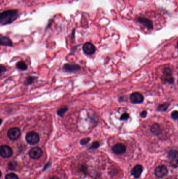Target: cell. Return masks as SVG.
Returning a JSON list of instances; mask_svg holds the SVG:
<instances>
[{
	"label": "cell",
	"mask_w": 178,
	"mask_h": 179,
	"mask_svg": "<svg viewBox=\"0 0 178 179\" xmlns=\"http://www.w3.org/2000/svg\"><path fill=\"white\" fill-rule=\"evenodd\" d=\"M18 16V12L15 9L7 10L3 12L0 15V24L2 25L11 24Z\"/></svg>",
	"instance_id": "6da1fadb"
},
{
	"label": "cell",
	"mask_w": 178,
	"mask_h": 179,
	"mask_svg": "<svg viewBox=\"0 0 178 179\" xmlns=\"http://www.w3.org/2000/svg\"><path fill=\"white\" fill-rule=\"evenodd\" d=\"M26 140L30 145H34L39 142L40 137L37 133L33 131H31L26 135Z\"/></svg>",
	"instance_id": "7a4b0ae2"
},
{
	"label": "cell",
	"mask_w": 178,
	"mask_h": 179,
	"mask_svg": "<svg viewBox=\"0 0 178 179\" xmlns=\"http://www.w3.org/2000/svg\"><path fill=\"white\" fill-rule=\"evenodd\" d=\"M162 81L165 83L172 84L174 82V77H172L171 70L170 68H165L163 71Z\"/></svg>",
	"instance_id": "3957f363"
},
{
	"label": "cell",
	"mask_w": 178,
	"mask_h": 179,
	"mask_svg": "<svg viewBox=\"0 0 178 179\" xmlns=\"http://www.w3.org/2000/svg\"><path fill=\"white\" fill-rule=\"evenodd\" d=\"M21 135V132L20 128L13 127L10 128L7 132V136L12 140H16L20 138Z\"/></svg>",
	"instance_id": "277c9868"
},
{
	"label": "cell",
	"mask_w": 178,
	"mask_h": 179,
	"mask_svg": "<svg viewBox=\"0 0 178 179\" xmlns=\"http://www.w3.org/2000/svg\"><path fill=\"white\" fill-rule=\"evenodd\" d=\"M1 156L4 158H7L12 157L13 152L12 148L7 145H2L1 147Z\"/></svg>",
	"instance_id": "5b68a950"
},
{
	"label": "cell",
	"mask_w": 178,
	"mask_h": 179,
	"mask_svg": "<svg viewBox=\"0 0 178 179\" xmlns=\"http://www.w3.org/2000/svg\"><path fill=\"white\" fill-rule=\"evenodd\" d=\"M168 157L171 160L172 166L174 167L178 166V151L172 149L168 153Z\"/></svg>",
	"instance_id": "8992f818"
},
{
	"label": "cell",
	"mask_w": 178,
	"mask_h": 179,
	"mask_svg": "<svg viewBox=\"0 0 178 179\" xmlns=\"http://www.w3.org/2000/svg\"><path fill=\"white\" fill-rule=\"evenodd\" d=\"M43 151L41 149L38 147L32 148L29 153V156L33 159H39L40 157H41Z\"/></svg>",
	"instance_id": "52a82bcc"
},
{
	"label": "cell",
	"mask_w": 178,
	"mask_h": 179,
	"mask_svg": "<svg viewBox=\"0 0 178 179\" xmlns=\"http://www.w3.org/2000/svg\"><path fill=\"white\" fill-rule=\"evenodd\" d=\"M83 50L84 53L86 55H92L95 53L96 51V48L95 46L91 42H86L83 45Z\"/></svg>",
	"instance_id": "ba28073f"
},
{
	"label": "cell",
	"mask_w": 178,
	"mask_h": 179,
	"mask_svg": "<svg viewBox=\"0 0 178 179\" xmlns=\"http://www.w3.org/2000/svg\"><path fill=\"white\" fill-rule=\"evenodd\" d=\"M168 171L167 168L164 166H159L155 169V174L158 178H162L168 174Z\"/></svg>",
	"instance_id": "9c48e42d"
},
{
	"label": "cell",
	"mask_w": 178,
	"mask_h": 179,
	"mask_svg": "<svg viewBox=\"0 0 178 179\" xmlns=\"http://www.w3.org/2000/svg\"><path fill=\"white\" fill-rule=\"evenodd\" d=\"M130 100L133 104H139L143 102L144 97L141 93L136 92L132 93L131 95Z\"/></svg>",
	"instance_id": "30bf717a"
},
{
	"label": "cell",
	"mask_w": 178,
	"mask_h": 179,
	"mask_svg": "<svg viewBox=\"0 0 178 179\" xmlns=\"http://www.w3.org/2000/svg\"><path fill=\"white\" fill-rule=\"evenodd\" d=\"M81 67L77 64H66L63 67V69L65 71L68 72H74L76 71H79L81 70Z\"/></svg>",
	"instance_id": "8fae6325"
},
{
	"label": "cell",
	"mask_w": 178,
	"mask_h": 179,
	"mask_svg": "<svg viewBox=\"0 0 178 179\" xmlns=\"http://www.w3.org/2000/svg\"><path fill=\"white\" fill-rule=\"evenodd\" d=\"M113 152L116 155H122L126 151V147L123 144H117L112 148Z\"/></svg>",
	"instance_id": "7c38bea8"
},
{
	"label": "cell",
	"mask_w": 178,
	"mask_h": 179,
	"mask_svg": "<svg viewBox=\"0 0 178 179\" xmlns=\"http://www.w3.org/2000/svg\"><path fill=\"white\" fill-rule=\"evenodd\" d=\"M139 22L141 24L143 25V26L147 27L148 29H152L153 28V25L152 23V21L150 19H148L145 17L143 18H139Z\"/></svg>",
	"instance_id": "4fadbf2b"
},
{
	"label": "cell",
	"mask_w": 178,
	"mask_h": 179,
	"mask_svg": "<svg viewBox=\"0 0 178 179\" xmlns=\"http://www.w3.org/2000/svg\"><path fill=\"white\" fill-rule=\"evenodd\" d=\"M143 171V167L141 165H137L132 169L131 170V175L135 178H138L141 176V173Z\"/></svg>",
	"instance_id": "5bb4252c"
},
{
	"label": "cell",
	"mask_w": 178,
	"mask_h": 179,
	"mask_svg": "<svg viewBox=\"0 0 178 179\" xmlns=\"http://www.w3.org/2000/svg\"><path fill=\"white\" fill-rule=\"evenodd\" d=\"M0 39H1V45L9 47H12L13 46V42H12L11 40L9 38L1 35Z\"/></svg>",
	"instance_id": "9a60e30c"
},
{
	"label": "cell",
	"mask_w": 178,
	"mask_h": 179,
	"mask_svg": "<svg viewBox=\"0 0 178 179\" xmlns=\"http://www.w3.org/2000/svg\"><path fill=\"white\" fill-rule=\"evenodd\" d=\"M150 131L152 133L155 135H158L161 133V128L158 124H155L152 126Z\"/></svg>",
	"instance_id": "2e32d148"
},
{
	"label": "cell",
	"mask_w": 178,
	"mask_h": 179,
	"mask_svg": "<svg viewBox=\"0 0 178 179\" xmlns=\"http://www.w3.org/2000/svg\"><path fill=\"white\" fill-rule=\"evenodd\" d=\"M16 66L18 68L21 70H26L27 69V64L23 61H20V62L17 63Z\"/></svg>",
	"instance_id": "e0dca14e"
},
{
	"label": "cell",
	"mask_w": 178,
	"mask_h": 179,
	"mask_svg": "<svg viewBox=\"0 0 178 179\" xmlns=\"http://www.w3.org/2000/svg\"><path fill=\"white\" fill-rule=\"evenodd\" d=\"M68 108L67 107H63L60 108L57 111V114L60 116L62 117L66 111H68Z\"/></svg>",
	"instance_id": "ac0fdd59"
},
{
	"label": "cell",
	"mask_w": 178,
	"mask_h": 179,
	"mask_svg": "<svg viewBox=\"0 0 178 179\" xmlns=\"http://www.w3.org/2000/svg\"><path fill=\"white\" fill-rule=\"evenodd\" d=\"M17 162L15 161H11L8 164V168L11 170H15L17 168Z\"/></svg>",
	"instance_id": "d6986e66"
},
{
	"label": "cell",
	"mask_w": 178,
	"mask_h": 179,
	"mask_svg": "<svg viewBox=\"0 0 178 179\" xmlns=\"http://www.w3.org/2000/svg\"><path fill=\"white\" fill-rule=\"evenodd\" d=\"M169 105V103H166L164 104H161L158 107V110L159 111H166L167 110V108H168Z\"/></svg>",
	"instance_id": "ffe728a7"
},
{
	"label": "cell",
	"mask_w": 178,
	"mask_h": 179,
	"mask_svg": "<svg viewBox=\"0 0 178 179\" xmlns=\"http://www.w3.org/2000/svg\"><path fill=\"white\" fill-rule=\"evenodd\" d=\"M35 79V77H27L25 81V84H26V85H28L32 84Z\"/></svg>",
	"instance_id": "44dd1931"
},
{
	"label": "cell",
	"mask_w": 178,
	"mask_h": 179,
	"mask_svg": "<svg viewBox=\"0 0 178 179\" xmlns=\"http://www.w3.org/2000/svg\"><path fill=\"white\" fill-rule=\"evenodd\" d=\"M5 179H19V178L15 173H9L6 175Z\"/></svg>",
	"instance_id": "7402d4cb"
},
{
	"label": "cell",
	"mask_w": 178,
	"mask_h": 179,
	"mask_svg": "<svg viewBox=\"0 0 178 179\" xmlns=\"http://www.w3.org/2000/svg\"><path fill=\"white\" fill-rule=\"evenodd\" d=\"M90 140V138H83V139L81 140V141H80V144H81V145H85L86 144H88Z\"/></svg>",
	"instance_id": "603a6c76"
},
{
	"label": "cell",
	"mask_w": 178,
	"mask_h": 179,
	"mask_svg": "<svg viewBox=\"0 0 178 179\" xmlns=\"http://www.w3.org/2000/svg\"><path fill=\"white\" fill-rule=\"evenodd\" d=\"M99 143L98 142H93V144L92 145V146H90L89 149H97L99 147Z\"/></svg>",
	"instance_id": "cb8c5ba5"
},
{
	"label": "cell",
	"mask_w": 178,
	"mask_h": 179,
	"mask_svg": "<svg viewBox=\"0 0 178 179\" xmlns=\"http://www.w3.org/2000/svg\"><path fill=\"white\" fill-rule=\"evenodd\" d=\"M129 118V114L124 113H123V114L121 115V116L120 117V119L121 120H123V121H125V120H127Z\"/></svg>",
	"instance_id": "d4e9b609"
},
{
	"label": "cell",
	"mask_w": 178,
	"mask_h": 179,
	"mask_svg": "<svg viewBox=\"0 0 178 179\" xmlns=\"http://www.w3.org/2000/svg\"><path fill=\"white\" fill-rule=\"evenodd\" d=\"M171 117L173 119L176 120L178 118V111H174L171 114Z\"/></svg>",
	"instance_id": "484cf974"
},
{
	"label": "cell",
	"mask_w": 178,
	"mask_h": 179,
	"mask_svg": "<svg viewBox=\"0 0 178 179\" xmlns=\"http://www.w3.org/2000/svg\"><path fill=\"white\" fill-rule=\"evenodd\" d=\"M6 70H7L6 67H5V66H3L2 64H1V73H3V72L6 71Z\"/></svg>",
	"instance_id": "4316f807"
},
{
	"label": "cell",
	"mask_w": 178,
	"mask_h": 179,
	"mask_svg": "<svg viewBox=\"0 0 178 179\" xmlns=\"http://www.w3.org/2000/svg\"><path fill=\"white\" fill-rule=\"evenodd\" d=\"M146 115H147V112H146V111H143V112L141 113V116L142 117H143V118H144V117H146Z\"/></svg>",
	"instance_id": "83f0119b"
},
{
	"label": "cell",
	"mask_w": 178,
	"mask_h": 179,
	"mask_svg": "<svg viewBox=\"0 0 178 179\" xmlns=\"http://www.w3.org/2000/svg\"><path fill=\"white\" fill-rule=\"evenodd\" d=\"M50 179H59V178L57 177H56V176H54V177H52V178H51Z\"/></svg>",
	"instance_id": "f1b7e54d"
},
{
	"label": "cell",
	"mask_w": 178,
	"mask_h": 179,
	"mask_svg": "<svg viewBox=\"0 0 178 179\" xmlns=\"http://www.w3.org/2000/svg\"><path fill=\"white\" fill-rule=\"evenodd\" d=\"M177 47H178V42H177Z\"/></svg>",
	"instance_id": "f546056e"
}]
</instances>
